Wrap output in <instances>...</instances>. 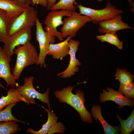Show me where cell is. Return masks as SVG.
I'll return each instance as SVG.
<instances>
[{
  "label": "cell",
  "mask_w": 134,
  "mask_h": 134,
  "mask_svg": "<svg viewBox=\"0 0 134 134\" xmlns=\"http://www.w3.org/2000/svg\"><path fill=\"white\" fill-rule=\"evenodd\" d=\"M79 13L86 16L91 20L94 24L109 19L123 13L124 11L116 8L110 2L106 3V7L100 9H95L79 4L77 6Z\"/></svg>",
  "instance_id": "277c9868"
},
{
  "label": "cell",
  "mask_w": 134,
  "mask_h": 134,
  "mask_svg": "<svg viewBox=\"0 0 134 134\" xmlns=\"http://www.w3.org/2000/svg\"><path fill=\"white\" fill-rule=\"evenodd\" d=\"M121 127V134H130L134 130V109L133 108L131 114L127 119H122L119 115L116 114Z\"/></svg>",
  "instance_id": "d6986e66"
},
{
  "label": "cell",
  "mask_w": 134,
  "mask_h": 134,
  "mask_svg": "<svg viewBox=\"0 0 134 134\" xmlns=\"http://www.w3.org/2000/svg\"><path fill=\"white\" fill-rule=\"evenodd\" d=\"M21 101L27 103L26 100L20 94L17 87H12L8 90L6 96L2 95L0 98V111L10 103Z\"/></svg>",
  "instance_id": "2e32d148"
},
{
  "label": "cell",
  "mask_w": 134,
  "mask_h": 134,
  "mask_svg": "<svg viewBox=\"0 0 134 134\" xmlns=\"http://www.w3.org/2000/svg\"><path fill=\"white\" fill-rule=\"evenodd\" d=\"M65 127L61 122H57L49 129L47 133L48 134H52L56 133L63 134L65 132Z\"/></svg>",
  "instance_id": "4316f807"
},
{
  "label": "cell",
  "mask_w": 134,
  "mask_h": 134,
  "mask_svg": "<svg viewBox=\"0 0 134 134\" xmlns=\"http://www.w3.org/2000/svg\"><path fill=\"white\" fill-rule=\"evenodd\" d=\"M32 5L34 6L36 4H39L44 7H46L47 5V0H32Z\"/></svg>",
  "instance_id": "f1b7e54d"
},
{
  "label": "cell",
  "mask_w": 134,
  "mask_h": 134,
  "mask_svg": "<svg viewBox=\"0 0 134 134\" xmlns=\"http://www.w3.org/2000/svg\"><path fill=\"white\" fill-rule=\"evenodd\" d=\"M69 47V54L70 59L68 66L64 71L57 74L58 77L66 78L70 77L75 74V72H78L79 70L78 66L81 63L76 57V54L78 49L80 42L77 40L70 38L68 41Z\"/></svg>",
  "instance_id": "30bf717a"
},
{
  "label": "cell",
  "mask_w": 134,
  "mask_h": 134,
  "mask_svg": "<svg viewBox=\"0 0 134 134\" xmlns=\"http://www.w3.org/2000/svg\"><path fill=\"white\" fill-rule=\"evenodd\" d=\"M47 5L46 7L48 10H50L52 6L54 5L56 3L57 0H47Z\"/></svg>",
  "instance_id": "f546056e"
},
{
  "label": "cell",
  "mask_w": 134,
  "mask_h": 134,
  "mask_svg": "<svg viewBox=\"0 0 134 134\" xmlns=\"http://www.w3.org/2000/svg\"><path fill=\"white\" fill-rule=\"evenodd\" d=\"M71 38L69 36L65 40L57 43L50 44L48 54L52 55L54 59L62 60L63 58L69 54V47L68 41Z\"/></svg>",
  "instance_id": "5bb4252c"
},
{
  "label": "cell",
  "mask_w": 134,
  "mask_h": 134,
  "mask_svg": "<svg viewBox=\"0 0 134 134\" xmlns=\"http://www.w3.org/2000/svg\"><path fill=\"white\" fill-rule=\"evenodd\" d=\"M97 38L101 42H107L114 45L119 49L122 50L123 48V41L119 39L116 32L109 33L104 34L98 35Z\"/></svg>",
  "instance_id": "ffe728a7"
},
{
  "label": "cell",
  "mask_w": 134,
  "mask_h": 134,
  "mask_svg": "<svg viewBox=\"0 0 134 134\" xmlns=\"http://www.w3.org/2000/svg\"><path fill=\"white\" fill-rule=\"evenodd\" d=\"M16 121H13L0 122V134H11L21 129Z\"/></svg>",
  "instance_id": "7402d4cb"
},
{
  "label": "cell",
  "mask_w": 134,
  "mask_h": 134,
  "mask_svg": "<svg viewBox=\"0 0 134 134\" xmlns=\"http://www.w3.org/2000/svg\"><path fill=\"white\" fill-rule=\"evenodd\" d=\"M119 91L124 94L126 97L131 99L134 98V83L133 82L128 84H120Z\"/></svg>",
  "instance_id": "484cf974"
},
{
  "label": "cell",
  "mask_w": 134,
  "mask_h": 134,
  "mask_svg": "<svg viewBox=\"0 0 134 134\" xmlns=\"http://www.w3.org/2000/svg\"><path fill=\"white\" fill-rule=\"evenodd\" d=\"M21 7L25 9L32 4V0H11Z\"/></svg>",
  "instance_id": "83f0119b"
},
{
  "label": "cell",
  "mask_w": 134,
  "mask_h": 134,
  "mask_svg": "<svg viewBox=\"0 0 134 134\" xmlns=\"http://www.w3.org/2000/svg\"><path fill=\"white\" fill-rule=\"evenodd\" d=\"M96 0L98 1H102L103 0ZM128 0L131 4H132L133 5V4H134V3L132 1V0Z\"/></svg>",
  "instance_id": "4dcf8cb0"
},
{
  "label": "cell",
  "mask_w": 134,
  "mask_h": 134,
  "mask_svg": "<svg viewBox=\"0 0 134 134\" xmlns=\"http://www.w3.org/2000/svg\"><path fill=\"white\" fill-rule=\"evenodd\" d=\"M75 0H60L52 6L50 9L51 11L65 9L71 11H75L76 6L74 5Z\"/></svg>",
  "instance_id": "d4e9b609"
},
{
  "label": "cell",
  "mask_w": 134,
  "mask_h": 134,
  "mask_svg": "<svg viewBox=\"0 0 134 134\" xmlns=\"http://www.w3.org/2000/svg\"><path fill=\"white\" fill-rule=\"evenodd\" d=\"M102 93L100 94V98L101 103L108 100L113 101L119 105V109L123 108L125 106L133 107L134 101L124 96L119 91H116L109 87H108L106 91L102 90Z\"/></svg>",
  "instance_id": "8fae6325"
},
{
  "label": "cell",
  "mask_w": 134,
  "mask_h": 134,
  "mask_svg": "<svg viewBox=\"0 0 134 134\" xmlns=\"http://www.w3.org/2000/svg\"><path fill=\"white\" fill-rule=\"evenodd\" d=\"M44 110L48 113V118L47 121L42 125V128L39 130L35 131L31 128L26 130L28 133L33 134H47L49 129L57 122L58 117L55 114L49 109L44 108Z\"/></svg>",
  "instance_id": "ac0fdd59"
},
{
  "label": "cell",
  "mask_w": 134,
  "mask_h": 134,
  "mask_svg": "<svg viewBox=\"0 0 134 134\" xmlns=\"http://www.w3.org/2000/svg\"><path fill=\"white\" fill-rule=\"evenodd\" d=\"M73 88L69 86L61 90L56 91L54 92L55 96L60 102L67 103L75 109L79 113L82 121L93 123L91 114L87 110L84 105L86 101L83 92L78 89L75 92L76 94H74L72 93Z\"/></svg>",
  "instance_id": "6da1fadb"
},
{
  "label": "cell",
  "mask_w": 134,
  "mask_h": 134,
  "mask_svg": "<svg viewBox=\"0 0 134 134\" xmlns=\"http://www.w3.org/2000/svg\"><path fill=\"white\" fill-rule=\"evenodd\" d=\"M11 60V57L6 55L3 49L0 46V78L6 82L7 87L9 86L12 87H16L19 85L11 72L10 62Z\"/></svg>",
  "instance_id": "7c38bea8"
},
{
  "label": "cell",
  "mask_w": 134,
  "mask_h": 134,
  "mask_svg": "<svg viewBox=\"0 0 134 134\" xmlns=\"http://www.w3.org/2000/svg\"><path fill=\"white\" fill-rule=\"evenodd\" d=\"M122 16L118 15L109 19L100 22L98 31L103 34L116 32L119 30L125 29H133L122 20Z\"/></svg>",
  "instance_id": "4fadbf2b"
},
{
  "label": "cell",
  "mask_w": 134,
  "mask_h": 134,
  "mask_svg": "<svg viewBox=\"0 0 134 134\" xmlns=\"http://www.w3.org/2000/svg\"><path fill=\"white\" fill-rule=\"evenodd\" d=\"M31 28H28L8 36L3 42V49L8 56L11 57L14 54V49L17 46L23 45L31 40Z\"/></svg>",
  "instance_id": "9c48e42d"
},
{
  "label": "cell",
  "mask_w": 134,
  "mask_h": 134,
  "mask_svg": "<svg viewBox=\"0 0 134 134\" xmlns=\"http://www.w3.org/2000/svg\"><path fill=\"white\" fill-rule=\"evenodd\" d=\"M35 25L36 39L39 43L40 49L38 58L36 64L39 65L40 67L43 66L44 67H46L45 59L48 54L50 44L55 42V37H51L48 32L44 31L42 24L38 18L36 20Z\"/></svg>",
  "instance_id": "52a82bcc"
},
{
  "label": "cell",
  "mask_w": 134,
  "mask_h": 134,
  "mask_svg": "<svg viewBox=\"0 0 134 134\" xmlns=\"http://www.w3.org/2000/svg\"><path fill=\"white\" fill-rule=\"evenodd\" d=\"M14 54L17 55V58L12 73L18 80L25 67L36 63L38 55L35 46L30 41L17 46L14 49Z\"/></svg>",
  "instance_id": "7a4b0ae2"
},
{
  "label": "cell",
  "mask_w": 134,
  "mask_h": 134,
  "mask_svg": "<svg viewBox=\"0 0 134 134\" xmlns=\"http://www.w3.org/2000/svg\"><path fill=\"white\" fill-rule=\"evenodd\" d=\"M17 104V102L10 103L2 110L0 111V122L13 121L16 122H24L17 119L11 113L12 107Z\"/></svg>",
  "instance_id": "cb8c5ba5"
},
{
  "label": "cell",
  "mask_w": 134,
  "mask_h": 134,
  "mask_svg": "<svg viewBox=\"0 0 134 134\" xmlns=\"http://www.w3.org/2000/svg\"><path fill=\"white\" fill-rule=\"evenodd\" d=\"M64 18L61 29L62 37L69 36L75 37L77 32L88 22L91 21L88 17L80 14L75 11H72L71 15Z\"/></svg>",
  "instance_id": "8992f818"
},
{
  "label": "cell",
  "mask_w": 134,
  "mask_h": 134,
  "mask_svg": "<svg viewBox=\"0 0 134 134\" xmlns=\"http://www.w3.org/2000/svg\"><path fill=\"white\" fill-rule=\"evenodd\" d=\"M115 79L120 84H127L133 82L134 75L126 69L118 68L115 74Z\"/></svg>",
  "instance_id": "603a6c76"
},
{
  "label": "cell",
  "mask_w": 134,
  "mask_h": 134,
  "mask_svg": "<svg viewBox=\"0 0 134 134\" xmlns=\"http://www.w3.org/2000/svg\"><path fill=\"white\" fill-rule=\"evenodd\" d=\"M34 77L31 76L25 77L24 80V84L22 86L19 85L17 87L19 92L29 105L30 103L35 104V99L36 98L40 101L47 104L48 109H51L49 99V89L48 88L46 92L41 93L38 92L34 88L33 84Z\"/></svg>",
  "instance_id": "5b68a950"
},
{
  "label": "cell",
  "mask_w": 134,
  "mask_h": 134,
  "mask_svg": "<svg viewBox=\"0 0 134 134\" xmlns=\"http://www.w3.org/2000/svg\"><path fill=\"white\" fill-rule=\"evenodd\" d=\"M91 115L95 120H98L104 129L105 134H118L120 130V126H113L107 123L103 117L101 113V107L98 105L93 106L91 109Z\"/></svg>",
  "instance_id": "9a60e30c"
},
{
  "label": "cell",
  "mask_w": 134,
  "mask_h": 134,
  "mask_svg": "<svg viewBox=\"0 0 134 134\" xmlns=\"http://www.w3.org/2000/svg\"><path fill=\"white\" fill-rule=\"evenodd\" d=\"M38 18L37 11L30 6L21 13L9 19L7 27L8 36L22 30L31 28L35 24Z\"/></svg>",
  "instance_id": "3957f363"
},
{
  "label": "cell",
  "mask_w": 134,
  "mask_h": 134,
  "mask_svg": "<svg viewBox=\"0 0 134 134\" xmlns=\"http://www.w3.org/2000/svg\"><path fill=\"white\" fill-rule=\"evenodd\" d=\"M71 12V11L65 9L51 11L48 14L44 20L45 31L48 32L51 37L56 36L60 41H63L61 33L57 30V28L63 25V17L70 15Z\"/></svg>",
  "instance_id": "ba28073f"
},
{
  "label": "cell",
  "mask_w": 134,
  "mask_h": 134,
  "mask_svg": "<svg viewBox=\"0 0 134 134\" xmlns=\"http://www.w3.org/2000/svg\"><path fill=\"white\" fill-rule=\"evenodd\" d=\"M9 19L6 12L0 9V42L2 43L8 36L7 28Z\"/></svg>",
  "instance_id": "44dd1931"
},
{
  "label": "cell",
  "mask_w": 134,
  "mask_h": 134,
  "mask_svg": "<svg viewBox=\"0 0 134 134\" xmlns=\"http://www.w3.org/2000/svg\"><path fill=\"white\" fill-rule=\"evenodd\" d=\"M0 9L6 12L9 19L19 15L25 9L11 0H0Z\"/></svg>",
  "instance_id": "e0dca14e"
}]
</instances>
